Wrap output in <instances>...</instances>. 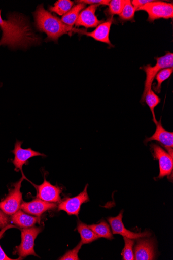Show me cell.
Wrapping results in <instances>:
<instances>
[{
  "label": "cell",
  "instance_id": "cell-1",
  "mask_svg": "<svg viewBox=\"0 0 173 260\" xmlns=\"http://www.w3.org/2000/svg\"><path fill=\"white\" fill-rule=\"evenodd\" d=\"M0 28L3 36L0 46H8L10 48H27L41 43V38L32 30L28 20L22 14H12L7 20L2 17L0 10Z\"/></svg>",
  "mask_w": 173,
  "mask_h": 260
},
{
  "label": "cell",
  "instance_id": "cell-2",
  "mask_svg": "<svg viewBox=\"0 0 173 260\" xmlns=\"http://www.w3.org/2000/svg\"><path fill=\"white\" fill-rule=\"evenodd\" d=\"M33 15L35 26L38 31L47 35V41L57 42L61 36L73 32V27L65 25L61 19L46 10L43 5L37 7Z\"/></svg>",
  "mask_w": 173,
  "mask_h": 260
},
{
  "label": "cell",
  "instance_id": "cell-3",
  "mask_svg": "<svg viewBox=\"0 0 173 260\" xmlns=\"http://www.w3.org/2000/svg\"><path fill=\"white\" fill-rule=\"evenodd\" d=\"M156 59L157 63L154 66L147 64L142 68L146 75L144 90L141 100L142 103L144 102L147 92L152 89L154 79L160 71L163 69L172 68L173 67V54L171 53L167 52L164 56L157 57Z\"/></svg>",
  "mask_w": 173,
  "mask_h": 260
},
{
  "label": "cell",
  "instance_id": "cell-4",
  "mask_svg": "<svg viewBox=\"0 0 173 260\" xmlns=\"http://www.w3.org/2000/svg\"><path fill=\"white\" fill-rule=\"evenodd\" d=\"M42 230L41 227L35 226L21 230V242L19 246H16L15 250L19 259L29 255L38 256L34 251V242Z\"/></svg>",
  "mask_w": 173,
  "mask_h": 260
},
{
  "label": "cell",
  "instance_id": "cell-5",
  "mask_svg": "<svg viewBox=\"0 0 173 260\" xmlns=\"http://www.w3.org/2000/svg\"><path fill=\"white\" fill-rule=\"evenodd\" d=\"M23 177L13 184V187L9 189V193L6 198L0 202V209L7 215L12 216L20 208L22 202V194L20 191Z\"/></svg>",
  "mask_w": 173,
  "mask_h": 260
},
{
  "label": "cell",
  "instance_id": "cell-6",
  "mask_svg": "<svg viewBox=\"0 0 173 260\" xmlns=\"http://www.w3.org/2000/svg\"><path fill=\"white\" fill-rule=\"evenodd\" d=\"M137 11L146 12L148 15L147 21L151 22L160 18L172 19L173 17L172 3L153 1L140 7Z\"/></svg>",
  "mask_w": 173,
  "mask_h": 260
},
{
  "label": "cell",
  "instance_id": "cell-7",
  "mask_svg": "<svg viewBox=\"0 0 173 260\" xmlns=\"http://www.w3.org/2000/svg\"><path fill=\"white\" fill-rule=\"evenodd\" d=\"M22 143L23 141H20L18 140H16L14 150L12 151L15 155V158L12 162L15 167V171L16 172L20 171L24 179L31 182L23 174L22 170L23 165L24 164H27V163H28V160L31 158L36 156L45 157L46 155L39 152L34 151L32 150L31 148H28L27 149H22L21 148Z\"/></svg>",
  "mask_w": 173,
  "mask_h": 260
},
{
  "label": "cell",
  "instance_id": "cell-8",
  "mask_svg": "<svg viewBox=\"0 0 173 260\" xmlns=\"http://www.w3.org/2000/svg\"><path fill=\"white\" fill-rule=\"evenodd\" d=\"M44 182L39 185L31 182V183L36 188L37 198L50 203L60 202L61 200L60 194L62 192V189L58 186L53 185L48 182L46 180L45 176H44Z\"/></svg>",
  "mask_w": 173,
  "mask_h": 260
},
{
  "label": "cell",
  "instance_id": "cell-9",
  "mask_svg": "<svg viewBox=\"0 0 173 260\" xmlns=\"http://www.w3.org/2000/svg\"><path fill=\"white\" fill-rule=\"evenodd\" d=\"M88 184H86L84 191L76 197L67 198L60 203L58 206L59 210H63L70 215L78 217L81 207L83 203L89 201L87 193Z\"/></svg>",
  "mask_w": 173,
  "mask_h": 260
},
{
  "label": "cell",
  "instance_id": "cell-10",
  "mask_svg": "<svg viewBox=\"0 0 173 260\" xmlns=\"http://www.w3.org/2000/svg\"><path fill=\"white\" fill-rule=\"evenodd\" d=\"M114 22L113 16L108 19L106 21H105L98 26L96 29L91 32H88L83 29H79L77 28H74L73 32L78 33L80 35H86L90 37L95 40L96 41L105 43L110 46L113 45L110 40V32L111 27Z\"/></svg>",
  "mask_w": 173,
  "mask_h": 260
},
{
  "label": "cell",
  "instance_id": "cell-11",
  "mask_svg": "<svg viewBox=\"0 0 173 260\" xmlns=\"http://www.w3.org/2000/svg\"><path fill=\"white\" fill-rule=\"evenodd\" d=\"M122 217L123 211L116 217H111L108 219L113 234H120L123 237L133 240L148 237L150 235V233L148 232L136 233L127 230L123 223Z\"/></svg>",
  "mask_w": 173,
  "mask_h": 260
},
{
  "label": "cell",
  "instance_id": "cell-12",
  "mask_svg": "<svg viewBox=\"0 0 173 260\" xmlns=\"http://www.w3.org/2000/svg\"><path fill=\"white\" fill-rule=\"evenodd\" d=\"M154 155L159 161L160 173L158 178L169 176L172 172L173 158L160 146L153 144L152 146Z\"/></svg>",
  "mask_w": 173,
  "mask_h": 260
},
{
  "label": "cell",
  "instance_id": "cell-13",
  "mask_svg": "<svg viewBox=\"0 0 173 260\" xmlns=\"http://www.w3.org/2000/svg\"><path fill=\"white\" fill-rule=\"evenodd\" d=\"M56 207L55 203L47 202L37 198L30 202H22L20 208L28 214L40 218L45 212Z\"/></svg>",
  "mask_w": 173,
  "mask_h": 260
},
{
  "label": "cell",
  "instance_id": "cell-14",
  "mask_svg": "<svg viewBox=\"0 0 173 260\" xmlns=\"http://www.w3.org/2000/svg\"><path fill=\"white\" fill-rule=\"evenodd\" d=\"M98 5H92L84 9L80 14L76 22V27L82 26L86 29L96 27L103 21L98 19L95 15Z\"/></svg>",
  "mask_w": 173,
  "mask_h": 260
},
{
  "label": "cell",
  "instance_id": "cell-15",
  "mask_svg": "<svg viewBox=\"0 0 173 260\" xmlns=\"http://www.w3.org/2000/svg\"><path fill=\"white\" fill-rule=\"evenodd\" d=\"M155 243L153 240H140L135 248V259L152 260L155 258Z\"/></svg>",
  "mask_w": 173,
  "mask_h": 260
},
{
  "label": "cell",
  "instance_id": "cell-16",
  "mask_svg": "<svg viewBox=\"0 0 173 260\" xmlns=\"http://www.w3.org/2000/svg\"><path fill=\"white\" fill-rule=\"evenodd\" d=\"M156 130L154 135L145 140L146 144L151 141H157L166 148H172L173 133L165 130L161 123V120L156 124Z\"/></svg>",
  "mask_w": 173,
  "mask_h": 260
},
{
  "label": "cell",
  "instance_id": "cell-17",
  "mask_svg": "<svg viewBox=\"0 0 173 260\" xmlns=\"http://www.w3.org/2000/svg\"><path fill=\"white\" fill-rule=\"evenodd\" d=\"M11 220L16 226L24 229L34 226L37 223H40L41 219L39 217L31 216L19 210L12 215Z\"/></svg>",
  "mask_w": 173,
  "mask_h": 260
},
{
  "label": "cell",
  "instance_id": "cell-18",
  "mask_svg": "<svg viewBox=\"0 0 173 260\" xmlns=\"http://www.w3.org/2000/svg\"><path fill=\"white\" fill-rule=\"evenodd\" d=\"M86 5L83 3H79L74 6L66 14L61 18L62 21L65 25L73 27L79 17L80 13L86 7Z\"/></svg>",
  "mask_w": 173,
  "mask_h": 260
},
{
  "label": "cell",
  "instance_id": "cell-19",
  "mask_svg": "<svg viewBox=\"0 0 173 260\" xmlns=\"http://www.w3.org/2000/svg\"><path fill=\"white\" fill-rule=\"evenodd\" d=\"M78 230L81 236L83 244H90L99 239V237L88 225L79 221L78 223Z\"/></svg>",
  "mask_w": 173,
  "mask_h": 260
},
{
  "label": "cell",
  "instance_id": "cell-20",
  "mask_svg": "<svg viewBox=\"0 0 173 260\" xmlns=\"http://www.w3.org/2000/svg\"><path fill=\"white\" fill-rule=\"evenodd\" d=\"M144 102L146 103L152 113L153 117V121L156 125L158 121L156 120L155 109L161 102V99L158 96L157 94L151 89L148 90L145 95Z\"/></svg>",
  "mask_w": 173,
  "mask_h": 260
},
{
  "label": "cell",
  "instance_id": "cell-21",
  "mask_svg": "<svg viewBox=\"0 0 173 260\" xmlns=\"http://www.w3.org/2000/svg\"><path fill=\"white\" fill-rule=\"evenodd\" d=\"M88 226L99 238H103L110 240L113 239L110 226L106 222L103 221L98 224H92Z\"/></svg>",
  "mask_w": 173,
  "mask_h": 260
},
{
  "label": "cell",
  "instance_id": "cell-22",
  "mask_svg": "<svg viewBox=\"0 0 173 260\" xmlns=\"http://www.w3.org/2000/svg\"><path fill=\"white\" fill-rule=\"evenodd\" d=\"M73 5L74 3L70 0H59L54 6L49 7L48 9L51 12L63 16L72 8Z\"/></svg>",
  "mask_w": 173,
  "mask_h": 260
},
{
  "label": "cell",
  "instance_id": "cell-23",
  "mask_svg": "<svg viewBox=\"0 0 173 260\" xmlns=\"http://www.w3.org/2000/svg\"><path fill=\"white\" fill-rule=\"evenodd\" d=\"M172 72V68H167L160 71L156 75L155 78L157 81V84L154 86V89L157 93L161 92L162 84L170 77Z\"/></svg>",
  "mask_w": 173,
  "mask_h": 260
},
{
  "label": "cell",
  "instance_id": "cell-24",
  "mask_svg": "<svg viewBox=\"0 0 173 260\" xmlns=\"http://www.w3.org/2000/svg\"><path fill=\"white\" fill-rule=\"evenodd\" d=\"M135 9L132 5L130 0H126V3L121 13L119 15L122 20L128 21L133 19L135 13Z\"/></svg>",
  "mask_w": 173,
  "mask_h": 260
},
{
  "label": "cell",
  "instance_id": "cell-25",
  "mask_svg": "<svg viewBox=\"0 0 173 260\" xmlns=\"http://www.w3.org/2000/svg\"><path fill=\"white\" fill-rule=\"evenodd\" d=\"M125 247L122 251L123 259L125 260H134L135 256L133 251V247L134 244V241L133 239H128L124 237Z\"/></svg>",
  "mask_w": 173,
  "mask_h": 260
},
{
  "label": "cell",
  "instance_id": "cell-26",
  "mask_svg": "<svg viewBox=\"0 0 173 260\" xmlns=\"http://www.w3.org/2000/svg\"><path fill=\"white\" fill-rule=\"evenodd\" d=\"M126 3V0H112L109 5L108 12L110 15H119Z\"/></svg>",
  "mask_w": 173,
  "mask_h": 260
},
{
  "label": "cell",
  "instance_id": "cell-27",
  "mask_svg": "<svg viewBox=\"0 0 173 260\" xmlns=\"http://www.w3.org/2000/svg\"><path fill=\"white\" fill-rule=\"evenodd\" d=\"M83 243L81 242L75 248L67 252L62 257L59 259L61 260H79L80 259L78 256L79 251L82 248Z\"/></svg>",
  "mask_w": 173,
  "mask_h": 260
},
{
  "label": "cell",
  "instance_id": "cell-28",
  "mask_svg": "<svg viewBox=\"0 0 173 260\" xmlns=\"http://www.w3.org/2000/svg\"><path fill=\"white\" fill-rule=\"evenodd\" d=\"M12 228H17L16 226H14L11 224L7 225L5 228H3V229L0 231V240L3 238V236L5 233L9 229H12ZM14 259H12L10 257H9L5 253V251L2 249L1 246H0V260H12Z\"/></svg>",
  "mask_w": 173,
  "mask_h": 260
},
{
  "label": "cell",
  "instance_id": "cell-29",
  "mask_svg": "<svg viewBox=\"0 0 173 260\" xmlns=\"http://www.w3.org/2000/svg\"><path fill=\"white\" fill-rule=\"evenodd\" d=\"M111 1L110 0H80L77 1L79 3H83L85 5H98L109 6Z\"/></svg>",
  "mask_w": 173,
  "mask_h": 260
},
{
  "label": "cell",
  "instance_id": "cell-30",
  "mask_svg": "<svg viewBox=\"0 0 173 260\" xmlns=\"http://www.w3.org/2000/svg\"><path fill=\"white\" fill-rule=\"evenodd\" d=\"M9 218L4 212L0 210V228H4L8 225Z\"/></svg>",
  "mask_w": 173,
  "mask_h": 260
},
{
  "label": "cell",
  "instance_id": "cell-31",
  "mask_svg": "<svg viewBox=\"0 0 173 260\" xmlns=\"http://www.w3.org/2000/svg\"><path fill=\"white\" fill-rule=\"evenodd\" d=\"M152 2H153L152 0H133L131 3L135 10L137 11L140 7Z\"/></svg>",
  "mask_w": 173,
  "mask_h": 260
}]
</instances>
